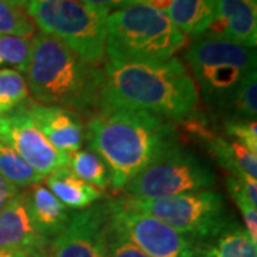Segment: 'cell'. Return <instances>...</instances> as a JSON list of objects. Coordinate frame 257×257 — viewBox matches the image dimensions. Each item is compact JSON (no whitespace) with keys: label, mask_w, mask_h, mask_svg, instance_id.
Wrapping results in <instances>:
<instances>
[{"label":"cell","mask_w":257,"mask_h":257,"mask_svg":"<svg viewBox=\"0 0 257 257\" xmlns=\"http://www.w3.org/2000/svg\"><path fill=\"white\" fill-rule=\"evenodd\" d=\"M84 3H89V5H94V6H100V8H106V9L110 10L111 8H124L128 5H135L136 0H80Z\"/></svg>","instance_id":"f1b7e54d"},{"label":"cell","mask_w":257,"mask_h":257,"mask_svg":"<svg viewBox=\"0 0 257 257\" xmlns=\"http://www.w3.org/2000/svg\"><path fill=\"white\" fill-rule=\"evenodd\" d=\"M172 2L173 0H136V3L145 5V6H149L152 9H156L159 12H163V13H167Z\"/></svg>","instance_id":"f546056e"},{"label":"cell","mask_w":257,"mask_h":257,"mask_svg":"<svg viewBox=\"0 0 257 257\" xmlns=\"http://www.w3.org/2000/svg\"><path fill=\"white\" fill-rule=\"evenodd\" d=\"M0 257H45L37 254H29L25 251H9V250H0Z\"/></svg>","instance_id":"1f68e13d"},{"label":"cell","mask_w":257,"mask_h":257,"mask_svg":"<svg viewBox=\"0 0 257 257\" xmlns=\"http://www.w3.org/2000/svg\"><path fill=\"white\" fill-rule=\"evenodd\" d=\"M6 142L29 166L43 177L69 166V155L59 152L35 126L23 104L8 114Z\"/></svg>","instance_id":"8fae6325"},{"label":"cell","mask_w":257,"mask_h":257,"mask_svg":"<svg viewBox=\"0 0 257 257\" xmlns=\"http://www.w3.org/2000/svg\"><path fill=\"white\" fill-rule=\"evenodd\" d=\"M216 176L210 167L177 142L165 147L123 189L130 199L152 200L210 190Z\"/></svg>","instance_id":"52a82bcc"},{"label":"cell","mask_w":257,"mask_h":257,"mask_svg":"<svg viewBox=\"0 0 257 257\" xmlns=\"http://www.w3.org/2000/svg\"><path fill=\"white\" fill-rule=\"evenodd\" d=\"M69 170L83 182L103 190L109 186V170L99 155L93 150H77L69 155Z\"/></svg>","instance_id":"ffe728a7"},{"label":"cell","mask_w":257,"mask_h":257,"mask_svg":"<svg viewBox=\"0 0 257 257\" xmlns=\"http://www.w3.org/2000/svg\"><path fill=\"white\" fill-rule=\"evenodd\" d=\"M166 15L184 36L197 39L210 28L213 6L211 0H173Z\"/></svg>","instance_id":"e0dca14e"},{"label":"cell","mask_w":257,"mask_h":257,"mask_svg":"<svg viewBox=\"0 0 257 257\" xmlns=\"http://www.w3.org/2000/svg\"><path fill=\"white\" fill-rule=\"evenodd\" d=\"M109 220L149 257H203L204 247L121 199L107 203Z\"/></svg>","instance_id":"9c48e42d"},{"label":"cell","mask_w":257,"mask_h":257,"mask_svg":"<svg viewBox=\"0 0 257 257\" xmlns=\"http://www.w3.org/2000/svg\"><path fill=\"white\" fill-rule=\"evenodd\" d=\"M0 175L18 189L33 187L45 180L5 142H0Z\"/></svg>","instance_id":"d6986e66"},{"label":"cell","mask_w":257,"mask_h":257,"mask_svg":"<svg viewBox=\"0 0 257 257\" xmlns=\"http://www.w3.org/2000/svg\"><path fill=\"white\" fill-rule=\"evenodd\" d=\"M47 189L63 203L67 209L84 210L101 199V192L92 184L73 175L69 167H63L47 176Z\"/></svg>","instance_id":"2e32d148"},{"label":"cell","mask_w":257,"mask_h":257,"mask_svg":"<svg viewBox=\"0 0 257 257\" xmlns=\"http://www.w3.org/2000/svg\"><path fill=\"white\" fill-rule=\"evenodd\" d=\"M230 110L234 113L233 119L256 120L257 114V73L248 76L240 86L230 103Z\"/></svg>","instance_id":"cb8c5ba5"},{"label":"cell","mask_w":257,"mask_h":257,"mask_svg":"<svg viewBox=\"0 0 257 257\" xmlns=\"http://www.w3.org/2000/svg\"><path fill=\"white\" fill-rule=\"evenodd\" d=\"M26 8L42 33L60 40L86 62L103 66L110 10L80 0H29Z\"/></svg>","instance_id":"8992f818"},{"label":"cell","mask_w":257,"mask_h":257,"mask_svg":"<svg viewBox=\"0 0 257 257\" xmlns=\"http://www.w3.org/2000/svg\"><path fill=\"white\" fill-rule=\"evenodd\" d=\"M28 97L26 77L15 69H0V114L15 110Z\"/></svg>","instance_id":"44dd1931"},{"label":"cell","mask_w":257,"mask_h":257,"mask_svg":"<svg viewBox=\"0 0 257 257\" xmlns=\"http://www.w3.org/2000/svg\"><path fill=\"white\" fill-rule=\"evenodd\" d=\"M121 200L133 209L165 221L196 241L217 237L233 223L223 196L213 190H200L152 200H136L130 197H121Z\"/></svg>","instance_id":"ba28073f"},{"label":"cell","mask_w":257,"mask_h":257,"mask_svg":"<svg viewBox=\"0 0 257 257\" xmlns=\"http://www.w3.org/2000/svg\"><path fill=\"white\" fill-rule=\"evenodd\" d=\"M19 193L18 187H15L13 184L9 183L3 176L0 175V211L3 210V207L16 196Z\"/></svg>","instance_id":"83f0119b"},{"label":"cell","mask_w":257,"mask_h":257,"mask_svg":"<svg viewBox=\"0 0 257 257\" xmlns=\"http://www.w3.org/2000/svg\"><path fill=\"white\" fill-rule=\"evenodd\" d=\"M226 184H227V189H229L231 199L237 204V207L243 214L246 233L248 234V237L251 239V241L257 244V207L248 200L246 193L241 187V184H240L239 179L236 176L230 175L226 179Z\"/></svg>","instance_id":"d4e9b609"},{"label":"cell","mask_w":257,"mask_h":257,"mask_svg":"<svg viewBox=\"0 0 257 257\" xmlns=\"http://www.w3.org/2000/svg\"><path fill=\"white\" fill-rule=\"evenodd\" d=\"M8 128H9L8 114H0V142H6V138H8Z\"/></svg>","instance_id":"4dcf8cb0"},{"label":"cell","mask_w":257,"mask_h":257,"mask_svg":"<svg viewBox=\"0 0 257 257\" xmlns=\"http://www.w3.org/2000/svg\"><path fill=\"white\" fill-rule=\"evenodd\" d=\"M107 203L72 214L69 224L55 236L50 257H107Z\"/></svg>","instance_id":"30bf717a"},{"label":"cell","mask_w":257,"mask_h":257,"mask_svg":"<svg viewBox=\"0 0 257 257\" xmlns=\"http://www.w3.org/2000/svg\"><path fill=\"white\" fill-rule=\"evenodd\" d=\"M32 39L0 35V69H15L18 72H26L30 57Z\"/></svg>","instance_id":"7402d4cb"},{"label":"cell","mask_w":257,"mask_h":257,"mask_svg":"<svg viewBox=\"0 0 257 257\" xmlns=\"http://www.w3.org/2000/svg\"><path fill=\"white\" fill-rule=\"evenodd\" d=\"M86 139L109 170V184L120 192L176 140L170 120L128 107H101L87 123Z\"/></svg>","instance_id":"7a4b0ae2"},{"label":"cell","mask_w":257,"mask_h":257,"mask_svg":"<svg viewBox=\"0 0 257 257\" xmlns=\"http://www.w3.org/2000/svg\"><path fill=\"white\" fill-rule=\"evenodd\" d=\"M184 59L204 103L216 109H229L240 86L256 72V47L209 33L193 40Z\"/></svg>","instance_id":"5b68a950"},{"label":"cell","mask_w":257,"mask_h":257,"mask_svg":"<svg viewBox=\"0 0 257 257\" xmlns=\"http://www.w3.org/2000/svg\"><path fill=\"white\" fill-rule=\"evenodd\" d=\"M213 19L209 35L243 46L257 45V0H211Z\"/></svg>","instance_id":"4fadbf2b"},{"label":"cell","mask_w":257,"mask_h":257,"mask_svg":"<svg viewBox=\"0 0 257 257\" xmlns=\"http://www.w3.org/2000/svg\"><path fill=\"white\" fill-rule=\"evenodd\" d=\"M47 237L30 219L26 193H18L0 211V250L45 256Z\"/></svg>","instance_id":"7c38bea8"},{"label":"cell","mask_w":257,"mask_h":257,"mask_svg":"<svg viewBox=\"0 0 257 257\" xmlns=\"http://www.w3.org/2000/svg\"><path fill=\"white\" fill-rule=\"evenodd\" d=\"M0 35L32 39L35 36V23L22 8L6 0H0Z\"/></svg>","instance_id":"603a6c76"},{"label":"cell","mask_w":257,"mask_h":257,"mask_svg":"<svg viewBox=\"0 0 257 257\" xmlns=\"http://www.w3.org/2000/svg\"><path fill=\"white\" fill-rule=\"evenodd\" d=\"M256 243L241 226L231 223L216 237V243L204 247L203 257H257Z\"/></svg>","instance_id":"ac0fdd59"},{"label":"cell","mask_w":257,"mask_h":257,"mask_svg":"<svg viewBox=\"0 0 257 257\" xmlns=\"http://www.w3.org/2000/svg\"><path fill=\"white\" fill-rule=\"evenodd\" d=\"M25 73L29 92L45 106L73 113L99 109L104 70L86 62L55 37L45 33L32 37Z\"/></svg>","instance_id":"3957f363"},{"label":"cell","mask_w":257,"mask_h":257,"mask_svg":"<svg viewBox=\"0 0 257 257\" xmlns=\"http://www.w3.org/2000/svg\"><path fill=\"white\" fill-rule=\"evenodd\" d=\"M224 133L233 140H237L248 150L257 153V124L256 120L229 119L223 123Z\"/></svg>","instance_id":"4316f807"},{"label":"cell","mask_w":257,"mask_h":257,"mask_svg":"<svg viewBox=\"0 0 257 257\" xmlns=\"http://www.w3.org/2000/svg\"><path fill=\"white\" fill-rule=\"evenodd\" d=\"M6 2H9L12 5H15V6H18V8H26L29 3V0H6Z\"/></svg>","instance_id":"d6a6232c"},{"label":"cell","mask_w":257,"mask_h":257,"mask_svg":"<svg viewBox=\"0 0 257 257\" xmlns=\"http://www.w3.org/2000/svg\"><path fill=\"white\" fill-rule=\"evenodd\" d=\"M106 254L107 257H149L110 220L106 226Z\"/></svg>","instance_id":"484cf974"},{"label":"cell","mask_w":257,"mask_h":257,"mask_svg":"<svg viewBox=\"0 0 257 257\" xmlns=\"http://www.w3.org/2000/svg\"><path fill=\"white\" fill-rule=\"evenodd\" d=\"M25 109L40 133L59 152L72 155L82 147L84 132L76 113L56 106L33 103L25 106Z\"/></svg>","instance_id":"5bb4252c"},{"label":"cell","mask_w":257,"mask_h":257,"mask_svg":"<svg viewBox=\"0 0 257 257\" xmlns=\"http://www.w3.org/2000/svg\"><path fill=\"white\" fill-rule=\"evenodd\" d=\"M186 45V36L167 15L135 3L107 18L106 56L111 63L163 62Z\"/></svg>","instance_id":"277c9868"},{"label":"cell","mask_w":257,"mask_h":257,"mask_svg":"<svg viewBox=\"0 0 257 257\" xmlns=\"http://www.w3.org/2000/svg\"><path fill=\"white\" fill-rule=\"evenodd\" d=\"M26 202L33 224L46 237L59 234L72 219L67 207L42 184L33 186L26 193Z\"/></svg>","instance_id":"9a60e30c"},{"label":"cell","mask_w":257,"mask_h":257,"mask_svg":"<svg viewBox=\"0 0 257 257\" xmlns=\"http://www.w3.org/2000/svg\"><path fill=\"white\" fill-rule=\"evenodd\" d=\"M99 109L128 107L170 121L197 113L199 90L182 60L109 63L104 66Z\"/></svg>","instance_id":"6da1fadb"}]
</instances>
